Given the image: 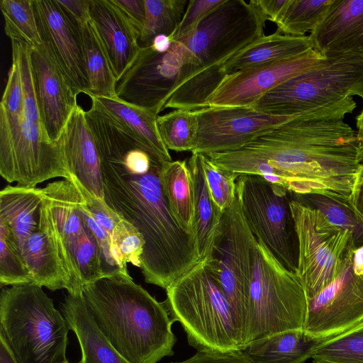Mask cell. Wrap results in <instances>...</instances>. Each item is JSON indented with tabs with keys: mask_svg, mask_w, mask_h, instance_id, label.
Masks as SVG:
<instances>
[{
	"mask_svg": "<svg viewBox=\"0 0 363 363\" xmlns=\"http://www.w3.org/2000/svg\"><path fill=\"white\" fill-rule=\"evenodd\" d=\"M363 162L357 132L343 120L289 121L234 151L239 175L252 174L296 194L349 197Z\"/></svg>",
	"mask_w": 363,
	"mask_h": 363,
	"instance_id": "cell-1",
	"label": "cell"
},
{
	"mask_svg": "<svg viewBox=\"0 0 363 363\" xmlns=\"http://www.w3.org/2000/svg\"><path fill=\"white\" fill-rule=\"evenodd\" d=\"M99 155L105 203L144 238L143 277L160 280L184 271L197 256L196 242L169 209L160 182L162 163L138 146Z\"/></svg>",
	"mask_w": 363,
	"mask_h": 363,
	"instance_id": "cell-2",
	"label": "cell"
},
{
	"mask_svg": "<svg viewBox=\"0 0 363 363\" xmlns=\"http://www.w3.org/2000/svg\"><path fill=\"white\" fill-rule=\"evenodd\" d=\"M82 296L104 336L129 363H157L174 354V320L130 275L104 277L86 284Z\"/></svg>",
	"mask_w": 363,
	"mask_h": 363,
	"instance_id": "cell-3",
	"label": "cell"
},
{
	"mask_svg": "<svg viewBox=\"0 0 363 363\" xmlns=\"http://www.w3.org/2000/svg\"><path fill=\"white\" fill-rule=\"evenodd\" d=\"M264 26L250 2L225 0L193 31L176 40L185 47L184 61L177 86L164 109L206 107L207 100L226 76L224 63L262 36Z\"/></svg>",
	"mask_w": 363,
	"mask_h": 363,
	"instance_id": "cell-4",
	"label": "cell"
},
{
	"mask_svg": "<svg viewBox=\"0 0 363 363\" xmlns=\"http://www.w3.org/2000/svg\"><path fill=\"white\" fill-rule=\"evenodd\" d=\"M363 99V55L326 57L274 88L252 106L268 114L308 120H343Z\"/></svg>",
	"mask_w": 363,
	"mask_h": 363,
	"instance_id": "cell-5",
	"label": "cell"
},
{
	"mask_svg": "<svg viewBox=\"0 0 363 363\" xmlns=\"http://www.w3.org/2000/svg\"><path fill=\"white\" fill-rule=\"evenodd\" d=\"M165 290L163 302L191 346L202 352L243 348L240 321L207 261H199Z\"/></svg>",
	"mask_w": 363,
	"mask_h": 363,
	"instance_id": "cell-6",
	"label": "cell"
},
{
	"mask_svg": "<svg viewBox=\"0 0 363 363\" xmlns=\"http://www.w3.org/2000/svg\"><path fill=\"white\" fill-rule=\"evenodd\" d=\"M69 330L42 286L31 282L1 289L0 338L17 363H67Z\"/></svg>",
	"mask_w": 363,
	"mask_h": 363,
	"instance_id": "cell-7",
	"label": "cell"
},
{
	"mask_svg": "<svg viewBox=\"0 0 363 363\" xmlns=\"http://www.w3.org/2000/svg\"><path fill=\"white\" fill-rule=\"evenodd\" d=\"M307 306V297L297 274L283 267L257 240L244 347L278 333L303 329Z\"/></svg>",
	"mask_w": 363,
	"mask_h": 363,
	"instance_id": "cell-8",
	"label": "cell"
},
{
	"mask_svg": "<svg viewBox=\"0 0 363 363\" xmlns=\"http://www.w3.org/2000/svg\"><path fill=\"white\" fill-rule=\"evenodd\" d=\"M43 189V205L72 284V294H82L86 284L104 277V274L96 239L81 209V194L68 179L51 182Z\"/></svg>",
	"mask_w": 363,
	"mask_h": 363,
	"instance_id": "cell-9",
	"label": "cell"
},
{
	"mask_svg": "<svg viewBox=\"0 0 363 363\" xmlns=\"http://www.w3.org/2000/svg\"><path fill=\"white\" fill-rule=\"evenodd\" d=\"M298 240L296 274L309 301L336 280L353 260L352 233L333 223L318 210L291 199Z\"/></svg>",
	"mask_w": 363,
	"mask_h": 363,
	"instance_id": "cell-10",
	"label": "cell"
},
{
	"mask_svg": "<svg viewBox=\"0 0 363 363\" xmlns=\"http://www.w3.org/2000/svg\"><path fill=\"white\" fill-rule=\"evenodd\" d=\"M289 193L257 175L242 174L236 181L237 197L251 231L283 267L296 273L298 240Z\"/></svg>",
	"mask_w": 363,
	"mask_h": 363,
	"instance_id": "cell-11",
	"label": "cell"
},
{
	"mask_svg": "<svg viewBox=\"0 0 363 363\" xmlns=\"http://www.w3.org/2000/svg\"><path fill=\"white\" fill-rule=\"evenodd\" d=\"M0 174L9 183L35 187L46 180H71L57 143H48L40 124L23 115L0 113Z\"/></svg>",
	"mask_w": 363,
	"mask_h": 363,
	"instance_id": "cell-12",
	"label": "cell"
},
{
	"mask_svg": "<svg viewBox=\"0 0 363 363\" xmlns=\"http://www.w3.org/2000/svg\"><path fill=\"white\" fill-rule=\"evenodd\" d=\"M256 242L236 194L232 206L223 214L207 262L238 315L244 335Z\"/></svg>",
	"mask_w": 363,
	"mask_h": 363,
	"instance_id": "cell-13",
	"label": "cell"
},
{
	"mask_svg": "<svg viewBox=\"0 0 363 363\" xmlns=\"http://www.w3.org/2000/svg\"><path fill=\"white\" fill-rule=\"evenodd\" d=\"M185 48L173 41L169 50L142 47L135 60L116 84L117 98L157 115L176 89L184 61Z\"/></svg>",
	"mask_w": 363,
	"mask_h": 363,
	"instance_id": "cell-14",
	"label": "cell"
},
{
	"mask_svg": "<svg viewBox=\"0 0 363 363\" xmlns=\"http://www.w3.org/2000/svg\"><path fill=\"white\" fill-rule=\"evenodd\" d=\"M194 111L198 133L191 152L204 155L239 149L294 119L268 114L252 106H207Z\"/></svg>",
	"mask_w": 363,
	"mask_h": 363,
	"instance_id": "cell-15",
	"label": "cell"
},
{
	"mask_svg": "<svg viewBox=\"0 0 363 363\" xmlns=\"http://www.w3.org/2000/svg\"><path fill=\"white\" fill-rule=\"evenodd\" d=\"M363 321V275L353 270V260L342 274L308 301L303 330L323 341Z\"/></svg>",
	"mask_w": 363,
	"mask_h": 363,
	"instance_id": "cell-16",
	"label": "cell"
},
{
	"mask_svg": "<svg viewBox=\"0 0 363 363\" xmlns=\"http://www.w3.org/2000/svg\"><path fill=\"white\" fill-rule=\"evenodd\" d=\"M326 59L313 49L300 55L226 75L207 106H252L267 92Z\"/></svg>",
	"mask_w": 363,
	"mask_h": 363,
	"instance_id": "cell-17",
	"label": "cell"
},
{
	"mask_svg": "<svg viewBox=\"0 0 363 363\" xmlns=\"http://www.w3.org/2000/svg\"><path fill=\"white\" fill-rule=\"evenodd\" d=\"M30 60L43 134L47 142L54 143L78 105V94L45 43L30 47Z\"/></svg>",
	"mask_w": 363,
	"mask_h": 363,
	"instance_id": "cell-18",
	"label": "cell"
},
{
	"mask_svg": "<svg viewBox=\"0 0 363 363\" xmlns=\"http://www.w3.org/2000/svg\"><path fill=\"white\" fill-rule=\"evenodd\" d=\"M42 41L45 43L77 94L89 90L79 28L73 23L57 0H33Z\"/></svg>",
	"mask_w": 363,
	"mask_h": 363,
	"instance_id": "cell-19",
	"label": "cell"
},
{
	"mask_svg": "<svg viewBox=\"0 0 363 363\" xmlns=\"http://www.w3.org/2000/svg\"><path fill=\"white\" fill-rule=\"evenodd\" d=\"M57 143L71 177L89 194L104 201L100 155L80 106L72 111Z\"/></svg>",
	"mask_w": 363,
	"mask_h": 363,
	"instance_id": "cell-20",
	"label": "cell"
},
{
	"mask_svg": "<svg viewBox=\"0 0 363 363\" xmlns=\"http://www.w3.org/2000/svg\"><path fill=\"white\" fill-rule=\"evenodd\" d=\"M90 16L118 82L142 48L141 31L114 0H90Z\"/></svg>",
	"mask_w": 363,
	"mask_h": 363,
	"instance_id": "cell-21",
	"label": "cell"
},
{
	"mask_svg": "<svg viewBox=\"0 0 363 363\" xmlns=\"http://www.w3.org/2000/svg\"><path fill=\"white\" fill-rule=\"evenodd\" d=\"M309 37L325 57L363 55V0H334Z\"/></svg>",
	"mask_w": 363,
	"mask_h": 363,
	"instance_id": "cell-22",
	"label": "cell"
},
{
	"mask_svg": "<svg viewBox=\"0 0 363 363\" xmlns=\"http://www.w3.org/2000/svg\"><path fill=\"white\" fill-rule=\"evenodd\" d=\"M21 255L32 275L33 283L51 291L66 289L68 294H72V284L43 203L39 229L26 241Z\"/></svg>",
	"mask_w": 363,
	"mask_h": 363,
	"instance_id": "cell-23",
	"label": "cell"
},
{
	"mask_svg": "<svg viewBox=\"0 0 363 363\" xmlns=\"http://www.w3.org/2000/svg\"><path fill=\"white\" fill-rule=\"evenodd\" d=\"M89 96L91 104L102 109L121 125L137 141L140 148L152 157L162 164L172 161L158 131V115L118 98Z\"/></svg>",
	"mask_w": 363,
	"mask_h": 363,
	"instance_id": "cell-24",
	"label": "cell"
},
{
	"mask_svg": "<svg viewBox=\"0 0 363 363\" xmlns=\"http://www.w3.org/2000/svg\"><path fill=\"white\" fill-rule=\"evenodd\" d=\"M82 351L78 363H129L101 333L89 314L82 294H68L60 306Z\"/></svg>",
	"mask_w": 363,
	"mask_h": 363,
	"instance_id": "cell-25",
	"label": "cell"
},
{
	"mask_svg": "<svg viewBox=\"0 0 363 363\" xmlns=\"http://www.w3.org/2000/svg\"><path fill=\"white\" fill-rule=\"evenodd\" d=\"M43 188L8 185L0 192V219L7 225L21 255L28 238L39 229Z\"/></svg>",
	"mask_w": 363,
	"mask_h": 363,
	"instance_id": "cell-26",
	"label": "cell"
},
{
	"mask_svg": "<svg viewBox=\"0 0 363 363\" xmlns=\"http://www.w3.org/2000/svg\"><path fill=\"white\" fill-rule=\"evenodd\" d=\"M313 49L309 35L301 37L276 31L258 38L228 59L223 65L225 75L270 62L291 58Z\"/></svg>",
	"mask_w": 363,
	"mask_h": 363,
	"instance_id": "cell-27",
	"label": "cell"
},
{
	"mask_svg": "<svg viewBox=\"0 0 363 363\" xmlns=\"http://www.w3.org/2000/svg\"><path fill=\"white\" fill-rule=\"evenodd\" d=\"M187 164L194 187V231L199 261H208L211 257L214 240L223 213L211 195L201 162V153L192 152Z\"/></svg>",
	"mask_w": 363,
	"mask_h": 363,
	"instance_id": "cell-28",
	"label": "cell"
},
{
	"mask_svg": "<svg viewBox=\"0 0 363 363\" xmlns=\"http://www.w3.org/2000/svg\"><path fill=\"white\" fill-rule=\"evenodd\" d=\"M320 342L303 329L290 330L250 342L241 350L253 363H305Z\"/></svg>",
	"mask_w": 363,
	"mask_h": 363,
	"instance_id": "cell-29",
	"label": "cell"
},
{
	"mask_svg": "<svg viewBox=\"0 0 363 363\" xmlns=\"http://www.w3.org/2000/svg\"><path fill=\"white\" fill-rule=\"evenodd\" d=\"M160 177L173 216L185 232L194 235V187L187 162L176 160L163 163Z\"/></svg>",
	"mask_w": 363,
	"mask_h": 363,
	"instance_id": "cell-30",
	"label": "cell"
},
{
	"mask_svg": "<svg viewBox=\"0 0 363 363\" xmlns=\"http://www.w3.org/2000/svg\"><path fill=\"white\" fill-rule=\"evenodd\" d=\"M79 28L89 80L86 94L116 99L117 80L94 23L91 20Z\"/></svg>",
	"mask_w": 363,
	"mask_h": 363,
	"instance_id": "cell-31",
	"label": "cell"
},
{
	"mask_svg": "<svg viewBox=\"0 0 363 363\" xmlns=\"http://www.w3.org/2000/svg\"><path fill=\"white\" fill-rule=\"evenodd\" d=\"M294 195V200L318 210L333 225L352 233L356 249L363 246V222L356 214L345 197L335 193L307 194Z\"/></svg>",
	"mask_w": 363,
	"mask_h": 363,
	"instance_id": "cell-32",
	"label": "cell"
},
{
	"mask_svg": "<svg viewBox=\"0 0 363 363\" xmlns=\"http://www.w3.org/2000/svg\"><path fill=\"white\" fill-rule=\"evenodd\" d=\"M188 0H144L145 18L140 41L142 47L150 46L158 35L171 36L185 13Z\"/></svg>",
	"mask_w": 363,
	"mask_h": 363,
	"instance_id": "cell-33",
	"label": "cell"
},
{
	"mask_svg": "<svg viewBox=\"0 0 363 363\" xmlns=\"http://www.w3.org/2000/svg\"><path fill=\"white\" fill-rule=\"evenodd\" d=\"M311 359L313 363H363V321L320 342Z\"/></svg>",
	"mask_w": 363,
	"mask_h": 363,
	"instance_id": "cell-34",
	"label": "cell"
},
{
	"mask_svg": "<svg viewBox=\"0 0 363 363\" xmlns=\"http://www.w3.org/2000/svg\"><path fill=\"white\" fill-rule=\"evenodd\" d=\"M0 9L7 36L35 47L43 43L35 18L33 0H1Z\"/></svg>",
	"mask_w": 363,
	"mask_h": 363,
	"instance_id": "cell-35",
	"label": "cell"
},
{
	"mask_svg": "<svg viewBox=\"0 0 363 363\" xmlns=\"http://www.w3.org/2000/svg\"><path fill=\"white\" fill-rule=\"evenodd\" d=\"M157 125L160 137L168 150L192 152L197 137L198 119L194 111L174 109L158 116Z\"/></svg>",
	"mask_w": 363,
	"mask_h": 363,
	"instance_id": "cell-36",
	"label": "cell"
},
{
	"mask_svg": "<svg viewBox=\"0 0 363 363\" xmlns=\"http://www.w3.org/2000/svg\"><path fill=\"white\" fill-rule=\"evenodd\" d=\"M334 0H290L277 31L292 36H305L322 21Z\"/></svg>",
	"mask_w": 363,
	"mask_h": 363,
	"instance_id": "cell-37",
	"label": "cell"
},
{
	"mask_svg": "<svg viewBox=\"0 0 363 363\" xmlns=\"http://www.w3.org/2000/svg\"><path fill=\"white\" fill-rule=\"evenodd\" d=\"M33 282L32 275L18 252L10 230L0 219V283L1 286Z\"/></svg>",
	"mask_w": 363,
	"mask_h": 363,
	"instance_id": "cell-38",
	"label": "cell"
},
{
	"mask_svg": "<svg viewBox=\"0 0 363 363\" xmlns=\"http://www.w3.org/2000/svg\"><path fill=\"white\" fill-rule=\"evenodd\" d=\"M201 162L212 199L223 212L232 206L236 198L238 177L213 164L206 155L201 154Z\"/></svg>",
	"mask_w": 363,
	"mask_h": 363,
	"instance_id": "cell-39",
	"label": "cell"
},
{
	"mask_svg": "<svg viewBox=\"0 0 363 363\" xmlns=\"http://www.w3.org/2000/svg\"><path fill=\"white\" fill-rule=\"evenodd\" d=\"M11 45L12 58L16 60L20 71L24 99V117L41 125L33 77L30 46L16 40H11Z\"/></svg>",
	"mask_w": 363,
	"mask_h": 363,
	"instance_id": "cell-40",
	"label": "cell"
},
{
	"mask_svg": "<svg viewBox=\"0 0 363 363\" xmlns=\"http://www.w3.org/2000/svg\"><path fill=\"white\" fill-rule=\"evenodd\" d=\"M0 113L9 116H24V99L20 71L18 63L13 58L0 103Z\"/></svg>",
	"mask_w": 363,
	"mask_h": 363,
	"instance_id": "cell-41",
	"label": "cell"
},
{
	"mask_svg": "<svg viewBox=\"0 0 363 363\" xmlns=\"http://www.w3.org/2000/svg\"><path fill=\"white\" fill-rule=\"evenodd\" d=\"M225 0H190L181 23L169 36L172 41L193 31L199 23Z\"/></svg>",
	"mask_w": 363,
	"mask_h": 363,
	"instance_id": "cell-42",
	"label": "cell"
},
{
	"mask_svg": "<svg viewBox=\"0 0 363 363\" xmlns=\"http://www.w3.org/2000/svg\"><path fill=\"white\" fill-rule=\"evenodd\" d=\"M171 363H253L240 350L229 352L198 351L194 355L181 362Z\"/></svg>",
	"mask_w": 363,
	"mask_h": 363,
	"instance_id": "cell-43",
	"label": "cell"
},
{
	"mask_svg": "<svg viewBox=\"0 0 363 363\" xmlns=\"http://www.w3.org/2000/svg\"><path fill=\"white\" fill-rule=\"evenodd\" d=\"M290 0H250L249 2L265 23L270 21L276 24L280 20Z\"/></svg>",
	"mask_w": 363,
	"mask_h": 363,
	"instance_id": "cell-44",
	"label": "cell"
},
{
	"mask_svg": "<svg viewBox=\"0 0 363 363\" xmlns=\"http://www.w3.org/2000/svg\"><path fill=\"white\" fill-rule=\"evenodd\" d=\"M67 16L78 27L91 21L90 0H57Z\"/></svg>",
	"mask_w": 363,
	"mask_h": 363,
	"instance_id": "cell-45",
	"label": "cell"
},
{
	"mask_svg": "<svg viewBox=\"0 0 363 363\" xmlns=\"http://www.w3.org/2000/svg\"><path fill=\"white\" fill-rule=\"evenodd\" d=\"M135 25L142 30L145 18L144 0H114Z\"/></svg>",
	"mask_w": 363,
	"mask_h": 363,
	"instance_id": "cell-46",
	"label": "cell"
},
{
	"mask_svg": "<svg viewBox=\"0 0 363 363\" xmlns=\"http://www.w3.org/2000/svg\"><path fill=\"white\" fill-rule=\"evenodd\" d=\"M349 201L356 214L363 222V162L356 172Z\"/></svg>",
	"mask_w": 363,
	"mask_h": 363,
	"instance_id": "cell-47",
	"label": "cell"
},
{
	"mask_svg": "<svg viewBox=\"0 0 363 363\" xmlns=\"http://www.w3.org/2000/svg\"><path fill=\"white\" fill-rule=\"evenodd\" d=\"M173 41L166 35H158L153 39L150 45L152 49L159 53H163L169 50Z\"/></svg>",
	"mask_w": 363,
	"mask_h": 363,
	"instance_id": "cell-48",
	"label": "cell"
},
{
	"mask_svg": "<svg viewBox=\"0 0 363 363\" xmlns=\"http://www.w3.org/2000/svg\"><path fill=\"white\" fill-rule=\"evenodd\" d=\"M0 363H17L5 342L0 338Z\"/></svg>",
	"mask_w": 363,
	"mask_h": 363,
	"instance_id": "cell-49",
	"label": "cell"
},
{
	"mask_svg": "<svg viewBox=\"0 0 363 363\" xmlns=\"http://www.w3.org/2000/svg\"><path fill=\"white\" fill-rule=\"evenodd\" d=\"M353 270L356 274L363 275V246L357 249L354 252Z\"/></svg>",
	"mask_w": 363,
	"mask_h": 363,
	"instance_id": "cell-50",
	"label": "cell"
},
{
	"mask_svg": "<svg viewBox=\"0 0 363 363\" xmlns=\"http://www.w3.org/2000/svg\"><path fill=\"white\" fill-rule=\"evenodd\" d=\"M356 125L358 130L363 129V108L356 118Z\"/></svg>",
	"mask_w": 363,
	"mask_h": 363,
	"instance_id": "cell-51",
	"label": "cell"
},
{
	"mask_svg": "<svg viewBox=\"0 0 363 363\" xmlns=\"http://www.w3.org/2000/svg\"><path fill=\"white\" fill-rule=\"evenodd\" d=\"M357 137L362 148L363 149V129H359L357 131Z\"/></svg>",
	"mask_w": 363,
	"mask_h": 363,
	"instance_id": "cell-52",
	"label": "cell"
},
{
	"mask_svg": "<svg viewBox=\"0 0 363 363\" xmlns=\"http://www.w3.org/2000/svg\"><path fill=\"white\" fill-rule=\"evenodd\" d=\"M67 363H69V361Z\"/></svg>",
	"mask_w": 363,
	"mask_h": 363,
	"instance_id": "cell-53",
	"label": "cell"
}]
</instances>
